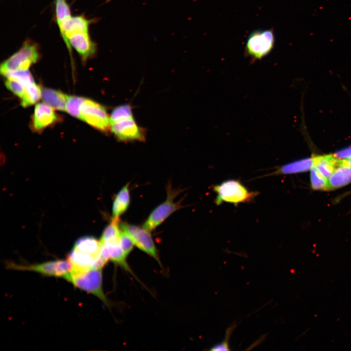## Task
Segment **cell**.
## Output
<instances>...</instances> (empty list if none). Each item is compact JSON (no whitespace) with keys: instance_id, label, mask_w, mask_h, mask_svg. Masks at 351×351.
Returning <instances> with one entry per match:
<instances>
[{"instance_id":"16","label":"cell","mask_w":351,"mask_h":351,"mask_svg":"<svg viewBox=\"0 0 351 351\" xmlns=\"http://www.w3.org/2000/svg\"><path fill=\"white\" fill-rule=\"evenodd\" d=\"M351 182V167L339 166L328 179V190L342 187Z\"/></svg>"},{"instance_id":"12","label":"cell","mask_w":351,"mask_h":351,"mask_svg":"<svg viewBox=\"0 0 351 351\" xmlns=\"http://www.w3.org/2000/svg\"><path fill=\"white\" fill-rule=\"evenodd\" d=\"M67 41L86 61L94 56L97 50L96 44L92 40L88 32L75 33L68 36Z\"/></svg>"},{"instance_id":"8","label":"cell","mask_w":351,"mask_h":351,"mask_svg":"<svg viewBox=\"0 0 351 351\" xmlns=\"http://www.w3.org/2000/svg\"><path fill=\"white\" fill-rule=\"evenodd\" d=\"M120 229L130 237L135 246L153 257L161 266L158 253L150 231L126 222L119 223Z\"/></svg>"},{"instance_id":"7","label":"cell","mask_w":351,"mask_h":351,"mask_svg":"<svg viewBox=\"0 0 351 351\" xmlns=\"http://www.w3.org/2000/svg\"><path fill=\"white\" fill-rule=\"evenodd\" d=\"M167 192L166 200L152 211L143 224L142 227L150 232L155 230L171 214L182 207L180 201L176 202L174 201L180 193L179 190H173L169 186Z\"/></svg>"},{"instance_id":"6","label":"cell","mask_w":351,"mask_h":351,"mask_svg":"<svg viewBox=\"0 0 351 351\" xmlns=\"http://www.w3.org/2000/svg\"><path fill=\"white\" fill-rule=\"evenodd\" d=\"M79 119L103 132L111 130L110 116L102 105L90 99H84L80 110Z\"/></svg>"},{"instance_id":"26","label":"cell","mask_w":351,"mask_h":351,"mask_svg":"<svg viewBox=\"0 0 351 351\" xmlns=\"http://www.w3.org/2000/svg\"><path fill=\"white\" fill-rule=\"evenodd\" d=\"M235 324H233L226 331V334L225 340L221 343H218L213 346L210 350L211 351H229L230 349L229 346V339L231 333L235 327Z\"/></svg>"},{"instance_id":"13","label":"cell","mask_w":351,"mask_h":351,"mask_svg":"<svg viewBox=\"0 0 351 351\" xmlns=\"http://www.w3.org/2000/svg\"><path fill=\"white\" fill-rule=\"evenodd\" d=\"M54 109L44 102L38 103L32 117V126L39 131L54 123L58 119Z\"/></svg>"},{"instance_id":"15","label":"cell","mask_w":351,"mask_h":351,"mask_svg":"<svg viewBox=\"0 0 351 351\" xmlns=\"http://www.w3.org/2000/svg\"><path fill=\"white\" fill-rule=\"evenodd\" d=\"M68 95L60 91L49 88L41 90V98L43 102L52 107L54 109L66 111Z\"/></svg>"},{"instance_id":"5","label":"cell","mask_w":351,"mask_h":351,"mask_svg":"<svg viewBox=\"0 0 351 351\" xmlns=\"http://www.w3.org/2000/svg\"><path fill=\"white\" fill-rule=\"evenodd\" d=\"M8 269L30 271L39 273L44 276L64 278L72 270V265L67 260L58 259L34 264H19L13 261L6 264Z\"/></svg>"},{"instance_id":"19","label":"cell","mask_w":351,"mask_h":351,"mask_svg":"<svg viewBox=\"0 0 351 351\" xmlns=\"http://www.w3.org/2000/svg\"><path fill=\"white\" fill-rule=\"evenodd\" d=\"M73 248L94 255L101 256L100 241L93 236H85L78 238Z\"/></svg>"},{"instance_id":"27","label":"cell","mask_w":351,"mask_h":351,"mask_svg":"<svg viewBox=\"0 0 351 351\" xmlns=\"http://www.w3.org/2000/svg\"><path fill=\"white\" fill-rule=\"evenodd\" d=\"M337 159H345L351 158V147L340 150L333 155Z\"/></svg>"},{"instance_id":"25","label":"cell","mask_w":351,"mask_h":351,"mask_svg":"<svg viewBox=\"0 0 351 351\" xmlns=\"http://www.w3.org/2000/svg\"><path fill=\"white\" fill-rule=\"evenodd\" d=\"M5 85L6 88L13 94L20 98L22 97L25 86L20 82L11 78H7Z\"/></svg>"},{"instance_id":"10","label":"cell","mask_w":351,"mask_h":351,"mask_svg":"<svg viewBox=\"0 0 351 351\" xmlns=\"http://www.w3.org/2000/svg\"><path fill=\"white\" fill-rule=\"evenodd\" d=\"M100 254L107 262L112 261L132 273L125 254L119 243V237L105 241H100Z\"/></svg>"},{"instance_id":"1","label":"cell","mask_w":351,"mask_h":351,"mask_svg":"<svg viewBox=\"0 0 351 351\" xmlns=\"http://www.w3.org/2000/svg\"><path fill=\"white\" fill-rule=\"evenodd\" d=\"M111 130L121 141H143L144 130L135 121L132 108L129 104L116 107L110 116Z\"/></svg>"},{"instance_id":"24","label":"cell","mask_w":351,"mask_h":351,"mask_svg":"<svg viewBox=\"0 0 351 351\" xmlns=\"http://www.w3.org/2000/svg\"><path fill=\"white\" fill-rule=\"evenodd\" d=\"M119 240L120 245L125 254L127 257L133 249L135 245L129 235L120 228Z\"/></svg>"},{"instance_id":"22","label":"cell","mask_w":351,"mask_h":351,"mask_svg":"<svg viewBox=\"0 0 351 351\" xmlns=\"http://www.w3.org/2000/svg\"><path fill=\"white\" fill-rule=\"evenodd\" d=\"M85 98L68 96L66 102V111L72 116L79 118L80 110Z\"/></svg>"},{"instance_id":"2","label":"cell","mask_w":351,"mask_h":351,"mask_svg":"<svg viewBox=\"0 0 351 351\" xmlns=\"http://www.w3.org/2000/svg\"><path fill=\"white\" fill-rule=\"evenodd\" d=\"M64 279L76 288L97 297L109 309L113 306L103 290L102 268L94 267L81 272L71 271Z\"/></svg>"},{"instance_id":"20","label":"cell","mask_w":351,"mask_h":351,"mask_svg":"<svg viewBox=\"0 0 351 351\" xmlns=\"http://www.w3.org/2000/svg\"><path fill=\"white\" fill-rule=\"evenodd\" d=\"M41 97V90L39 86L34 82L25 87L20 104L23 107H28L37 102Z\"/></svg>"},{"instance_id":"3","label":"cell","mask_w":351,"mask_h":351,"mask_svg":"<svg viewBox=\"0 0 351 351\" xmlns=\"http://www.w3.org/2000/svg\"><path fill=\"white\" fill-rule=\"evenodd\" d=\"M215 193L214 202L218 206L224 202L232 204L235 207L240 203L252 202L258 195L257 191H250L239 180L229 179L212 186Z\"/></svg>"},{"instance_id":"31","label":"cell","mask_w":351,"mask_h":351,"mask_svg":"<svg viewBox=\"0 0 351 351\" xmlns=\"http://www.w3.org/2000/svg\"><path fill=\"white\" fill-rule=\"evenodd\" d=\"M350 193H351V192H350Z\"/></svg>"},{"instance_id":"4","label":"cell","mask_w":351,"mask_h":351,"mask_svg":"<svg viewBox=\"0 0 351 351\" xmlns=\"http://www.w3.org/2000/svg\"><path fill=\"white\" fill-rule=\"evenodd\" d=\"M39 56L37 44L27 39L18 51L1 64L0 73L3 76L10 71L28 70L32 65L38 61Z\"/></svg>"},{"instance_id":"17","label":"cell","mask_w":351,"mask_h":351,"mask_svg":"<svg viewBox=\"0 0 351 351\" xmlns=\"http://www.w3.org/2000/svg\"><path fill=\"white\" fill-rule=\"evenodd\" d=\"M313 166L323 177L328 179L338 167L337 159L332 155L315 156Z\"/></svg>"},{"instance_id":"11","label":"cell","mask_w":351,"mask_h":351,"mask_svg":"<svg viewBox=\"0 0 351 351\" xmlns=\"http://www.w3.org/2000/svg\"><path fill=\"white\" fill-rule=\"evenodd\" d=\"M56 20L63 39L69 50H71V47L67 41V37L75 33L89 32L91 22V20L82 16H71L64 20Z\"/></svg>"},{"instance_id":"29","label":"cell","mask_w":351,"mask_h":351,"mask_svg":"<svg viewBox=\"0 0 351 351\" xmlns=\"http://www.w3.org/2000/svg\"><path fill=\"white\" fill-rule=\"evenodd\" d=\"M111 0H107V1H106V2H109V1H110Z\"/></svg>"},{"instance_id":"23","label":"cell","mask_w":351,"mask_h":351,"mask_svg":"<svg viewBox=\"0 0 351 351\" xmlns=\"http://www.w3.org/2000/svg\"><path fill=\"white\" fill-rule=\"evenodd\" d=\"M312 187L316 190H328V179L323 177L313 166L311 169Z\"/></svg>"},{"instance_id":"9","label":"cell","mask_w":351,"mask_h":351,"mask_svg":"<svg viewBox=\"0 0 351 351\" xmlns=\"http://www.w3.org/2000/svg\"><path fill=\"white\" fill-rule=\"evenodd\" d=\"M274 42V37L272 30L256 31L249 37L246 52L253 59H261L272 51Z\"/></svg>"},{"instance_id":"21","label":"cell","mask_w":351,"mask_h":351,"mask_svg":"<svg viewBox=\"0 0 351 351\" xmlns=\"http://www.w3.org/2000/svg\"><path fill=\"white\" fill-rule=\"evenodd\" d=\"M3 76L5 77L6 78L16 80L25 87L35 82L32 75L28 70L10 71L5 74Z\"/></svg>"},{"instance_id":"30","label":"cell","mask_w":351,"mask_h":351,"mask_svg":"<svg viewBox=\"0 0 351 351\" xmlns=\"http://www.w3.org/2000/svg\"></svg>"},{"instance_id":"14","label":"cell","mask_w":351,"mask_h":351,"mask_svg":"<svg viewBox=\"0 0 351 351\" xmlns=\"http://www.w3.org/2000/svg\"><path fill=\"white\" fill-rule=\"evenodd\" d=\"M314 161L315 156H313L290 162L278 167L267 176L286 175L306 172L311 170L314 165Z\"/></svg>"},{"instance_id":"28","label":"cell","mask_w":351,"mask_h":351,"mask_svg":"<svg viewBox=\"0 0 351 351\" xmlns=\"http://www.w3.org/2000/svg\"><path fill=\"white\" fill-rule=\"evenodd\" d=\"M337 166H346L351 167V158L345 159H337Z\"/></svg>"},{"instance_id":"18","label":"cell","mask_w":351,"mask_h":351,"mask_svg":"<svg viewBox=\"0 0 351 351\" xmlns=\"http://www.w3.org/2000/svg\"><path fill=\"white\" fill-rule=\"evenodd\" d=\"M130 201L129 183L118 192L113 201L112 215L114 219H118L128 209Z\"/></svg>"}]
</instances>
